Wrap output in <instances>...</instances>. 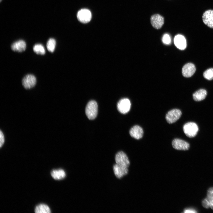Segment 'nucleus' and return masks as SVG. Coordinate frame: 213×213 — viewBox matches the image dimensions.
Segmentation results:
<instances>
[{
	"label": "nucleus",
	"mask_w": 213,
	"mask_h": 213,
	"mask_svg": "<svg viewBox=\"0 0 213 213\" xmlns=\"http://www.w3.org/2000/svg\"><path fill=\"white\" fill-rule=\"evenodd\" d=\"M85 112L90 120H93L96 117L98 113V105L96 101L91 100L88 103L85 108Z\"/></svg>",
	"instance_id": "1"
},
{
	"label": "nucleus",
	"mask_w": 213,
	"mask_h": 213,
	"mask_svg": "<svg viewBox=\"0 0 213 213\" xmlns=\"http://www.w3.org/2000/svg\"><path fill=\"white\" fill-rule=\"evenodd\" d=\"M183 129L185 135L189 138L194 137L199 130L197 125L193 122H189L185 124L183 126Z\"/></svg>",
	"instance_id": "2"
},
{
	"label": "nucleus",
	"mask_w": 213,
	"mask_h": 213,
	"mask_svg": "<svg viewBox=\"0 0 213 213\" xmlns=\"http://www.w3.org/2000/svg\"><path fill=\"white\" fill-rule=\"evenodd\" d=\"M181 115L182 112L180 109H174L167 112L165 118L168 123L171 124L178 120Z\"/></svg>",
	"instance_id": "3"
},
{
	"label": "nucleus",
	"mask_w": 213,
	"mask_h": 213,
	"mask_svg": "<svg viewBox=\"0 0 213 213\" xmlns=\"http://www.w3.org/2000/svg\"><path fill=\"white\" fill-rule=\"evenodd\" d=\"M115 159L116 164L120 166L128 168L130 165L128 158L123 151L118 152L116 154Z\"/></svg>",
	"instance_id": "4"
},
{
	"label": "nucleus",
	"mask_w": 213,
	"mask_h": 213,
	"mask_svg": "<svg viewBox=\"0 0 213 213\" xmlns=\"http://www.w3.org/2000/svg\"><path fill=\"white\" fill-rule=\"evenodd\" d=\"M131 106L130 100L128 98H123L120 99L117 105L118 111L121 113L125 114L130 111Z\"/></svg>",
	"instance_id": "5"
},
{
	"label": "nucleus",
	"mask_w": 213,
	"mask_h": 213,
	"mask_svg": "<svg viewBox=\"0 0 213 213\" xmlns=\"http://www.w3.org/2000/svg\"><path fill=\"white\" fill-rule=\"evenodd\" d=\"M91 13L90 11L87 9H82L80 10L77 14L78 20L83 23L89 22L91 18Z\"/></svg>",
	"instance_id": "6"
},
{
	"label": "nucleus",
	"mask_w": 213,
	"mask_h": 213,
	"mask_svg": "<svg viewBox=\"0 0 213 213\" xmlns=\"http://www.w3.org/2000/svg\"><path fill=\"white\" fill-rule=\"evenodd\" d=\"M36 83V77L32 74H28L25 76L22 80V84L26 89H29L34 87Z\"/></svg>",
	"instance_id": "7"
},
{
	"label": "nucleus",
	"mask_w": 213,
	"mask_h": 213,
	"mask_svg": "<svg viewBox=\"0 0 213 213\" xmlns=\"http://www.w3.org/2000/svg\"><path fill=\"white\" fill-rule=\"evenodd\" d=\"M164 17L159 14H155L150 18V22L152 26L155 29L161 28L164 23Z\"/></svg>",
	"instance_id": "8"
},
{
	"label": "nucleus",
	"mask_w": 213,
	"mask_h": 213,
	"mask_svg": "<svg viewBox=\"0 0 213 213\" xmlns=\"http://www.w3.org/2000/svg\"><path fill=\"white\" fill-rule=\"evenodd\" d=\"M173 147L178 150H187L190 148V144L187 142L179 138H175L172 142Z\"/></svg>",
	"instance_id": "9"
},
{
	"label": "nucleus",
	"mask_w": 213,
	"mask_h": 213,
	"mask_svg": "<svg viewBox=\"0 0 213 213\" xmlns=\"http://www.w3.org/2000/svg\"><path fill=\"white\" fill-rule=\"evenodd\" d=\"M204 23L210 28H213V10L209 9L203 13L202 17Z\"/></svg>",
	"instance_id": "10"
},
{
	"label": "nucleus",
	"mask_w": 213,
	"mask_h": 213,
	"mask_svg": "<svg viewBox=\"0 0 213 213\" xmlns=\"http://www.w3.org/2000/svg\"><path fill=\"white\" fill-rule=\"evenodd\" d=\"M196 67L192 63H189L185 64L182 69V73L183 76L185 77H191L195 73Z\"/></svg>",
	"instance_id": "11"
},
{
	"label": "nucleus",
	"mask_w": 213,
	"mask_h": 213,
	"mask_svg": "<svg viewBox=\"0 0 213 213\" xmlns=\"http://www.w3.org/2000/svg\"><path fill=\"white\" fill-rule=\"evenodd\" d=\"M129 133L132 137L136 139H139L142 137L143 131L141 127L138 125H135L130 129Z\"/></svg>",
	"instance_id": "12"
},
{
	"label": "nucleus",
	"mask_w": 213,
	"mask_h": 213,
	"mask_svg": "<svg viewBox=\"0 0 213 213\" xmlns=\"http://www.w3.org/2000/svg\"><path fill=\"white\" fill-rule=\"evenodd\" d=\"M128 168L116 164L114 165L113 167L114 174L116 177L119 179L121 178L128 173Z\"/></svg>",
	"instance_id": "13"
},
{
	"label": "nucleus",
	"mask_w": 213,
	"mask_h": 213,
	"mask_svg": "<svg viewBox=\"0 0 213 213\" xmlns=\"http://www.w3.org/2000/svg\"><path fill=\"white\" fill-rule=\"evenodd\" d=\"M174 41L175 46L178 49L184 50L186 48V40L183 36L180 34L177 35L174 38Z\"/></svg>",
	"instance_id": "14"
},
{
	"label": "nucleus",
	"mask_w": 213,
	"mask_h": 213,
	"mask_svg": "<svg viewBox=\"0 0 213 213\" xmlns=\"http://www.w3.org/2000/svg\"><path fill=\"white\" fill-rule=\"evenodd\" d=\"M12 49L14 51L21 52L24 51L26 48V44L25 41L20 40L13 43L11 46Z\"/></svg>",
	"instance_id": "15"
},
{
	"label": "nucleus",
	"mask_w": 213,
	"mask_h": 213,
	"mask_svg": "<svg viewBox=\"0 0 213 213\" xmlns=\"http://www.w3.org/2000/svg\"><path fill=\"white\" fill-rule=\"evenodd\" d=\"M206 91L203 89L196 91L193 95V99L196 101H200L204 99L207 95Z\"/></svg>",
	"instance_id": "16"
},
{
	"label": "nucleus",
	"mask_w": 213,
	"mask_h": 213,
	"mask_svg": "<svg viewBox=\"0 0 213 213\" xmlns=\"http://www.w3.org/2000/svg\"><path fill=\"white\" fill-rule=\"evenodd\" d=\"M51 174L52 177L56 180L63 179L66 175L64 170L62 169L53 170L51 172Z\"/></svg>",
	"instance_id": "17"
},
{
	"label": "nucleus",
	"mask_w": 213,
	"mask_h": 213,
	"mask_svg": "<svg viewBox=\"0 0 213 213\" xmlns=\"http://www.w3.org/2000/svg\"><path fill=\"white\" fill-rule=\"evenodd\" d=\"M36 213H50L51 210L49 206L44 204H40L37 206L35 209Z\"/></svg>",
	"instance_id": "18"
},
{
	"label": "nucleus",
	"mask_w": 213,
	"mask_h": 213,
	"mask_svg": "<svg viewBox=\"0 0 213 213\" xmlns=\"http://www.w3.org/2000/svg\"><path fill=\"white\" fill-rule=\"evenodd\" d=\"M206 198L208 202L209 207L213 210V187H210L208 190Z\"/></svg>",
	"instance_id": "19"
},
{
	"label": "nucleus",
	"mask_w": 213,
	"mask_h": 213,
	"mask_svg": "<svg viewBox=\"0 0 213 213\" xmlns=\"http://www.w3.org/2000/svg\"><path fill=\"white\" fill-rule=\"evenodd\" d=\"M56 45L55 40L54 38H51L47 42L46 47L49 51L53 52L54 50Z\"/></svg>",
	"instance_id": "20"
},
{
	"label": "nucleus",
	"mask_w": 213,
	"mask_h": 213,
	"mask_svg": "<svg viewBox=\"0 0 213 213\" xmlns=\"http://www.w3.org/2000/svg\"><path fill=\"white\" fill-rule=\"evenodd\" d=\"M34 51L37 54L44 55L45 53V49L43 45L41 44L35 45L33 48Z\"/></svg>",
	"instance_id": "21"
},
{
	"label": "nucleus",
	"mask_w": 213,
	"mask_h": 213,
	"mask_svg": "<svg viewBox=\"0 0 213 213\" xmlns=\"http://www.w3.org/2000/svg\"><path fill=\"white\" fill-rule=\"evenodd\" d=\"M204 77L206 79L211 80L213 79V68H210L206 70L203 73Z\"/></svg>",
	"instance_id": "22"
},
{
	"label": "nucleus",
	"mask_w": 213,
	"mask_h": 213,
	"mask_svg": "<svg viewBox=\"0 0 213 213\" xmlns=\"http://www.w3.org/2000/svg\"><path fill=\"white\" fill-rule=\"evenodd\" d=\"M162 40L163 43L165 44H169L171 42L170 36L167 34H165L163 36Z\"/></svg>",
	"instance_id": "23"
},
{
	"label": "nucleus",
	"mask_w": 213,
	"mask_h": 213,
	"mask_svg": "<svg viewBox=\"0 0 213 213\" xmlns=\"http://www.w3.org/2000/svg\"><path fill=\"white\" fill-rule=\"evenodd\" d=\"M0 147H1L3 145L4 142V136L3 133L1 130H0Z\"/></svg>",
	"instance_id": "24"
},
{
	"label": "nucleus",
	"mask_w": 213,
	"mask_h": 213,
	"mask_svg": "<svg viewBox=\"0 0 213 213\" xmlns=\"http://www.w3.org/2000/svg\"><path fill=\"white\" fill-rule=\"evenodd\" d=\"M184 213H196L197 212L192 209H187L184 211Z\"/></svg>",
	"instance_id": "25"
},
{
	"label": "nucleus",
	"mask_w": 213,
	"mask_h": 213,
	"mask_svg": "<svg viewBox=\"0 0 213 213\" xmlns=\"http://www.w3.org/2000/svg\"><path fill=\"white\" fill-rule=\"evenodd\" d=\"M1 1V0H0V1Z\"/></svg>",
	"instance_id": "26"
}]
</instances>
